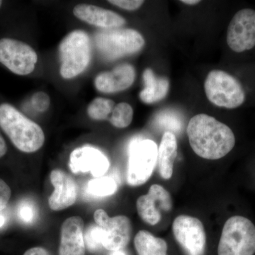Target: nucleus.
Masks as SVG:
<instances>
[{"label": "nucleus", "mask_w": 255, "mask_h": 255, "mask_svg": "<svg viewBox=\"0 0 255 255\" xmlns=\"http://www.w3.org/2000/svg\"><path fill=\"white\" fill-rule=\"evenodd\" d=\"M31 102L33 108L39 112H46L50 105L49 96L43 92L35 93L32 96Z\"/></svg>", "instance_id": "obj_25"}, {"label": "nucleus", "mask_w": 255, "mask_h": 255, "mask_svg": "<svg viewBox=\"0 0 255 255\" xmlns=\"http://www.w3.org/2000/svg\"><path fill=\"white\" fill-rule=\"evenodd\" d=\"M112 255H126L124 254L123 252L119 251L114 252V254H112Z\"/></svg>", "instance_id": "obj_33"}, {"label": "nucleus", "mask_w": 255, "mask_h": 255, "mask_svg": "<svg viewBox=\"0 0 255 255\" xmlns=\"http://www.w3.org/2000/svg\"><path fill=\"white\" fill-rule=\"evenodd\" d=\"M85 243L89 251L96 252L102 247V229L98 226H92L88 228L85 235Z\"/></svg>", "instance_id": "obj_24"}, {"label": "nucleus", "mask_w": 255, "mask_h": 255, "mask_svg": "<svg viewBox=\"0 0 255 255\" xmlns=\"http://www.w3.org/2000/svg\"><path fill=\"white\" fill-rule=\"evenodd\" d=\"M158 148L153 140L137 139L129 150L127 182L131 187H138L149 180L157 163Z\"/></svg>", "instance_id": "obj_7"}, {"label": "nucleus", "mask_w": 255, "mask_h": 255, "mask_svg": "<svg viewBox=\"0 0 255 255\" xmlns=\"http://www.w3.org/2000/svg\"><path fill=\"white\" fill-rule=\"evenodd\" d=\"M187 132L193 151L204 159L223 158L236 145V136L231 128L207 114L193 117Z\"/></svg>", "instance_id": "obj_1"}, {"label": "nucleus", "mask_w": 255, "mask_h": 255, "mask_svg": "<svg viewBox=\"0 0 255 255\" xmlns=\"http://www.w3.org/2000/svg\"><path fill=\"white\" fill-rule=\"evenodd\" d=\"M227 43L236 53H243L255 46V10H240L233 16L227 31Z\"/></svg>", "instance_id": "obj_11"}, {"label": "nucleus", "mask_w": 255, "mask_h": 255, "mask_svg": "<svg viewBox=\"0 0 255 255\" xmlns=\"http://www.w3.org/2000/svg\"><path fill=\"white\" fill-rule=\"evenodd\" d=\"M23 255H52L49 252L47 251L45 248L41 247H36V248H32L31 249L28 250L25 252Z\"/></svg>", "instance_id": "obj_29"}, {"label": "nucleus", "mask_w": 255, "mask_h": 255, "mask_svg": "<svg viewBox=\"0 0 255 255\" xmlns=\"http://www.w3.org/2000/svg\"><path fill=\"white\" fill-rule=\"evenodd\" d=\"M218 255H255V225L251 219L236 215L226 221Z\"/></svg>", "instance_id": "obj_3"}, {"label": "nucleus", "mask_w": 255, "mask_h": 255, "mask_svg": "<svg viewBox=\"0 0 255 255\" xmlns=\"http://www.w3.org/2000/svg\"><path fill=\"white\" fill-rule=\"evenodd\" d=\"M115 102L110 99L97 97L92 101L87 108L89 117L93 120H109Z\"/></svg>", "instance_id": "obj_22"}, {"label": "nucleus", "mask_w": 255, "mask_h": 255, "mask_svg": "<svg viewBox=\"0 0 255 255\" xmlns=\"http://www.w3.org/2000/svg\"><path fill=\"white\" fill-rule=\"evenodd\" d=\"M177 156V137L172 132H164L159 144L157 155L159 174L164 179H169L172 177L174 162Z\"/></svg>", "instance_id": "obj_18"}, {"label": "nucleus", "mask_w": 255, "mask_h": 255, "mask_svg": "<svg viewBox=\"0 0 255 255\" xmlns=\"http://www.w3.org/2000/svg\"><path fill=\"white\" fill-rule=\"evenodd\" d=\"M136 209L137 214L144 222L155 226L160 221L162 212L172 210V198L163 187L153 184L147 194L137 199Z\"/></svg>", "instance_id": "obj_12"}, {"label": "nucleus", "mask_w": 255, "mask_h": 255, "mask_svg": "<svg viewBox=\"0 0 255 255\" xmlns=\"http://www.w3.org/2000/svg\"><path fill=\"white\" fill-rule=\"evenodd\" d=\"M204 90L208 100L217 107L236 109L246 101V92L240 82L223 70L210 72Z\"/></svg>", "instance_id": "obj_6"}, {"label": "nucleus", "mask_w": 255, "mask_h": 255, "mask_svg": "<svg viewBox=\"0 0 255 255\" xmlns=\"http://www.w3.org/2000/svg\"><path fill=\"white\" fill-rule=\"evenodd\" d=\"M11 191L7 184L0 179V212L7 206L11 198Z\"/></svg>", "instance_id": "obj_28"}, {"label": "nucleus", "mask_w": 255, "mask_h": 255, "mask_svg": "<svg viewBox=\"0 0 255 255\" xmlns=\"http://www.w3.org/2000/svg\"><path fill=\"white\" fill-rule=\"evenodd\" d=\"M5 223V218L3 215L0 214V228L2 227Z\"/></svg>", "instance_id": "obj_32"}, {"label": "nucleus", "mask_w": 255, "mask_h": 255, "mask_svg": "<svg viewBox=\"0 0 255 255\" xmlns=\"http://www.w3.org/2000/svg\"><path fill=\"white\" fill-rule=\"evenodd\" d=\"M117 190V184L113 178L102 177L89 182L87 191L90 195L105 197L113 195Z\"/></svg>", "instance_id": "obj_21"}, {"label": "nucleus", "mask_w": 255, "mask_h": 255, "mask_svg": "<svg viewBox=\"0 0 255 255\" xmlns=\"http://www.w3.org/2000/svg\"><path fill=\"white\" fill-rule=\"evenodd\" d=\"M110 165V161L103 152L92 147H80L70 154L69 166L75 174L90 172L95 178L102 177Z\"/></svg>", "instance_id": "obj_13"}, {"label": "nucleus", "mask_w": 255, "mask_h": 255, "mask_svg": "<svg viewBox=\"0 0 255 255\" xmlns=\"http://www.w3.org/2000/svg\"><path fill=\"white\" fill-rule=\"evenodd\" d=\"M7 152V146L3 137L0 134V158L4 157L5 154Z\"/></svg>", "instance_id": "obj_30"}, {"label": "nucleus", "mask_w": 255, "mask_h": 255, "mask_svg": "<svg viewBox=\"0 0 255 255\" xmlns=\"http://www.w3.org/2000/svg\"><path fill=\"white\" fill-rule=\"evenodd\" d=\"M60 73L69 80L83 73L91 60V42L86 32L76 30L63 38L59 47Z\"/></svg>", "instance_id": "obj_4"}, {"label": "nucleus", "mask_w": 255, "mask_h": 255, "mask_svg": "<svg viewBox=\"0 0 255 255\" xmlns=\"http://www.w3.org/2000/svg\"><path fill=\"white\" fill-rule=\"evenodd\" d=\"M0 127L21 152H36L44 144L45 135L41 127L9 104L0 105Z\"/></svg>", "instance_id": "obj_2"}, {"label": "nucleus", "mask_w": 255, "mask_h": 255, "mask_svg": "<svg viewBox=\"0 0 255 255\" xmlns=\"http://www.w3.org/2000/svg\"><path fill=\"white\" fill-rule=\"evenodd\" d=\"M172 232L186 255H204L206 236L200 220L187 215H180L172 223Z\"/></svg>", "instance_id": "obj_10"}, {"label": "nucleus", "mask_w": 255, "mask_h": 255, "mask_svg": "<svg viewBox=\"0 0 255 255\" xmlns=\"http://www.w3.org/2000/svg\"><path fill=\"white\" fill-rule=\"evenodd\" d=\"M137 255H167V244L147 231H140L134 239Z\"/></svg>", "instance_id": "obj_20"}, {"label": "nucleus", "mask_w": 255, "mask_h": 255, "mask_svg": "<svg viewBox=\"0 0 255 255\" xmlns=\"http://www.w3.org/2000/svg\"><path fill=\"white\" fill-rule=\"evenodd\" d=\"M111 3L122 9L128 10V11H134L140 8L143 4L144 1L141 0H110Z\"/></svg>", "instance_id": "obj_27"}, {"label": "nucleus", "mask_w": 255, "mask_h": 255, "mask_svg": "<svg viewBox=\"0 0 255 255\" xmlns=\"http://www.w3.org/2000/svg\"><path fill=\"white\" fill-rule=\"evenodd\" d=\"M145 88L140 92V98L145 104H153L163 100L169 88V80L163 77H158L150 68L144 71Z\"/></svg>", "instance_id": "obj_19"}, {"label": "nucleus", "mask_w": 255, "mask_h": 255, "mask_svg": "<svg viewBox=\"0 0 255 255\" xmlns=\"http://www.w3.org/2000/svg\"><path fill=\"white\" fill-rule=\"evenodd\" d=\"M133 118V110L131 106L126 102L115 105L110 115V123L119 128H124L131 124Z\"/></svg>", "instance_id": "obj_23"}, {"label": "nucleus", "mask_w": 255, "mask_h": 255, "mask_svg": "<svg viewBox=\"0 0 255 255\" xmlns=\"http://www.w3.org/2000/svg\"><path fill=\"white\" fill-rule=\"evenodd\" d=\"M50 179L54 187L48 198L50 209L59 211L73 206L78 196V184L73 177L63 170L54 169L50 172Z\"/></svg>", "instance_id": "obj_14"}, {"label": "nucleus", "mask_w": 255, "mask_h": 255, "mask_svg": "<svg viewBox=\"0 0 255 255\" xmlns=\"http://www.w3.org/2000/svg\"><path fill=\"white\" fill-rule=\"evenodd\" d=\"M135 79V70L130 64L119 65L113 70L104 72L96 77L97 90L103 93H117L129 88Z\"/></svg>", "instance_id": "obj_16"}, {"label": "nucleus", "mask_w": 255, "mask_h": 255, "mask_svg": "<svg viewBox=\"0 0 255 255\" xmlns=\"http://www.w3.org/2000/svg\"><path fill=\"white\" fill-rule=\"evenodd\" d=\"M97 49L109 59L134 54L145 46L143 36L131 28L102 30L95 35Z\"/></svg>", "instance_id": "obj_5"}, {"label": "nucleus", "mask_w": 255, "mask_h": 255, "mask_svg": "<svg viewBox=\"0 0 255 255\" xmlns=\"http://www.w3.org/2000/svg\"><path fill=\"white\" fill-rule=\"evenodd\" d=\"M18 216L25 223H31L35 218L36 211L34 207L30 203L24 202L19 206Z\"/></svg>", "instance_id": "obj_26"}, {"label": "nucleus", "mask_w": 255, "mask_h": 255, "mask_svg": "<svg viewBox=\"0 0 255 255\" xmlns=\"http://www.w3.org/2000/svg\"><path fill=\"white\" fill-rule=\"evenodd\" d=\"M96 224L102 229V246L110 251H119L128 245L131 238L132 226L126 216L111 218L103 209L94 214Z\"/></svg>", "instance_id": "obj_8"}, {"label": "nucleus", "mask_w": 255, "mask_h": 255, "mask_svg": "<svg viewBox=\"0 0 255 255\" xmlns=\"http://www.w3.org/2000/svg\"><path fill=\"white\" fill-rule=\"evenodd\" d=\"M73 14L82 21L104 29L118 28L127 23L125 18L121 15L95 5H77L74 7Z\"/></svg>", "instance_id": "obj_17"}, {"label": "nucleus", "mask_w": 255, "mask_h": 255, "mask_svg": "<svg viewBox=\"0 0 255 255\" xmlns=\"http://www.w3.org/2000/svg\"><path fill=\"white\" fill-rule=\"evenodd\" d=\"M182 1V3H184V4L189 5L197 4H199V2H200V1H199V0H182V1Z\"/></svg>", "instance_id": "obj_31"}, {"label": "nucleus", "mask_w": 255, "mask_h": 255, "mask_svg": "<svg viewBox=\"0 0 255 255\" xmlns=\"http://www.w3.org/2000/svg\"><path fill=\"white\" fill-rule=\"evenodd\" d=\"M1 4H2V1H0V8H1Z\"/></svg>", "instance_id": "obj_34"}, {"label": "nucleus", "mask_w": 255, "mask_h": 255, "mask_svg": "<svg viewBox=\"0 0 255 255\" xmlns=\"http://www.w3.org/2000/svg\"><path fill=\"white\" fill-rule=\"evenodd\" d=\"M83 220L73 216L64 221L60 231L59 255H85Z\"/></svg>", "instance_id": "obj_15"}, {"label": "nucleus", "mask_w": 255, "mask_h": 255, "mask_svg": "<svg viewBox=\"0 0 255 255\" xmlns=\"http://www.w3.org/2000/svg\"><path fill=\"white\" fill-rule=\"evenodd\" d=\"M38 55L33 48L13 38L0 39V63L18 75H27L34 70Z\"/></svg>", "instance_id": "obj_9"}]
</instances>
